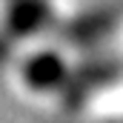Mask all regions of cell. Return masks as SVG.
Wrapping results in <instances>:
<instances>
[{
  "mask_svg": "<svg viewBox=\"0 0 123 123\" xmlns=\"http://www.w3.org/2000/svg\"><path fill=\"white\" fill-rule=\"evenodd\" d=\"M63 74H66V66H63L60 55H52V52L37 55L26 63V83L31 89H43V92L57 89L63 83Z\"/></svg>",
  "mask_w": 123,
  "mask_h": 123,
  "instance_id": "obj_1",
  "label": "cell"
}]
</instances>
